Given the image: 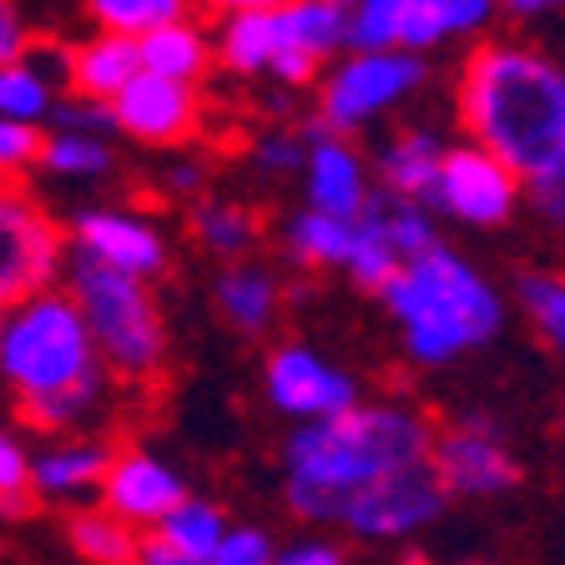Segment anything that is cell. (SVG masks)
<instances>
[{"label":"cell","instance_id":"cell-1","mask_svg":"<svg viewBox=\"0 0 565 565\" xmlns=\"http://www.w3.org/2000/svg\"><path fill=\"white\" fill-rule=\"evenodd\" d=\"M435 424L414 404H353L333 419L294 424L282 445V494L303 525H339L343 505L379 475L429 459Z\"/></svg>","mask_w":565,"mask_h":565},{"label":"cell","instance_id":"cell-2","mask_svg":"<svg viewBox=\"0 0 565 565\" xmlns=\"http://www.w3.org/2000/svg\"><path fill=\"white\" fill-rule=\"evenodd\" d=\"M459 121L520 182L565 177V71L555 56L515 41L470 51L459 71Z\"/></svg>","mask_w":565,"mask_h":565},{"label":"cell","instance_id":"cell-3","mask_svg":"<svg viewBox=\"0 0 565 565\" xmlns=\"http://www.w3.org/2000/svg\"><path fill=\"white\" fill-rule=\"evenodd\" d=\"M379 298L394 313L404 353L419 369L455 364L459 353L484 349V343H494V333L505 329L500 288L470 258H459L445 237L435 247H424L419 258L404 263L379 288Z\"/></svg>","mask_w":565,"mask_h":565},{"label":"cell","instance_id":"cell-4","mask_svg":"<svg viewBox=\"0 0 565 565\" xmlns=\"http://www.w3.org/2000/svg\"><path fill=\"white\" fill-rule=\"evenodd\" d=\"M102 369L106 364L96 359L82 308L61 282L6 303V318H0V384L15 394V404L56 394L66 384H82Z\"/></svg>","mask_w":565,"mask_h":565},{"label":"cell","instance_id":"cell-5","mask_svg":"<svg viewBox=\"0 0 565 565\" xmlns=\"http://www.w3.org/2000/svg\"><path fill=\"white\" fill-rule=\"evenodd\" d=\"M61 288L76 298L96 359L111 379H157L167 364V323L152 298V282L117 273L106 263L71 253L61 263Z\"/></svg>","mask_w":565,"mask_h":565},{"label":"cell","instance_id":"cell-6","mask_svg":"<svg viewBox=\"0 0 565 565\" xmlns=\"http://www.w3.org/2000/svg\"><path fill=\"white\" fill-rule=\"evenodd\" d=\"M429 82L419 51H339L329 66L318 71V117L323 127L353 137L364 131L374 117L394 111L399 102H409L419 86Z\"/></svg>","mask_w":565,"mask_h":565},{"label":"cell","instance_id":"cell-7","mask_svg":"<svg viewBox=\"0 0 565 565\" xmlns=\"http://www.w3.org/2000/svg\"><path fill=\"white\" fill-rule=\"evenodd\" d=\"M66 233L41 202L21 188V177L0 182V303L61 282Z\"/></svg>","mask_w":565,"mask_h":565},{"label":"cell","instance_id":"cell-8","mask_svg":"<svg viewBox=\"0 0 565 565\" xmlns=\"http://www.w3.org/2000/svg\"><path fill=\"white\" fill-rule=\"evenodd\" d=\"M424 207L455 217L465 227H500L520 207V177L510 172L480 141H445L435 188L424 192Z\"/></svg>","mask_w":565,"mask_h":565},{"label":"cell","instance_id":"cell-9","mask_svg":"<svg viewBox=\"0 0 565 565\" xmlns=\"http://www.w3.org/2000/svg\"><path fill=\"white\" fill-rule=\"evenodd\" d=\"M445 510H449V490L439 484L435 465L414 459V465H399V470L379 475L374 484H364L343 505L339 525L349 535H359V541H404L414 530H429Z\"/></svg>","mask_w":565,"mask_h":565},{"label":"cell","instance_id":"cell-10","mask_svg":"<svg viewBox=\"0 0 565 565\" xmlns=\"http://www.w3.org/2000/svg\"><path fill=\"white\" fill-rule=\"evenodd\" d=\"M429 465L449 490V500H494V494H510L520 484V459L510 455L505 429L484 414L435 429Z\"/></svg>","mask_w":565,"mask_h":565},{"label":"cell","instance_id":"cell-11","mask_svg":"<svg viewBox=\"0 0 565 565\" xmlns=\"http://www.w3.org/2000/svg\"><path fill=\"white\" fill-rule=\"evenodd\" d=\"M263 394L268 404L294 424L333 419V414L359 404V384L349 369H339L329 353L308 349V343H278L263 364Z\"/></svg>","mask_w":565,"mask_h":565},{"label":"cell","instance_id":"cell-12","mask_svg":"<svg viewBox=\"0 0 565 565\" xmlns=\"http://www.w3.org/2000/svg\"><path fill=\"white\" fill-rule=\"evenodd\" d=\"M66 247L147 282L162 278L167 263H172L167 233L147 212H131V207H82L66 227Z\"/></svg>","mask_w":565,"mask_h":565},{"label":"cell","instance_id":"cell-13","mask_svg":"<svg viewBox=\"0 0 565 565\" xmlns=\"http://www.w3.org/2000/svg\"><path fill=\"white\" fill-rule=\"evenodd\" d=\"M117 137H131L141 147H177L198 137L202 127V96L188 82H167L152 71H137L117 96H111Z\"/></svg>","mask_w":565,"mask_h":565},{"label":"cell","instance_id":"cell-14","mask_svg":"<svg viewBox=\"0 0 565 565\" xmlns=\"http://www.w3.org/2000/svg\"><path fill=\"white\" fill-rule=\"evenodd\" d=\"M303 192H308V207L329 212V217H359L364 207L369 188H374V177H369V162L364 152L353 147L349 137L323 127V117H308L303 121Z\"/></svg>","mask_w":565,"mask_h":565},{"label":"cell","instance_id":"cell-15","mask_svg":"<svg viewBox=\"0 0 565 565\" xmlns=\"http://www.w3.org/2000/svg\"><path fill=\"white\" fill-rule=\"evenodd\" d=\"M182 494H188V480L172 465H162V459L147 455L141 445H121V449H111V465L102 475L96 505H106L111 515H121L137 530H152Z\"/></svg>","mask_w":565,"mask_h":565},{"label":"cell","instance_id":"cell-16","mask_svg":"<svg viewBox=\"0 0 565 565\" xmlns=\"http://www.w3.org/2000/svg\"><path fill=\"white\" fill-rule=\"evenodd\" d=\"M111 439L92 435H51L41 455H31V494L35 505H86L102 490V475L111 465Z\"/></svg>","mask_w":565,"mask_h":565},{"label":"cell","instance_id":"cell-17","mask_svg":"<svg viewBox=\"0 0 565 565\" xmlns=\"http://www.w3.org/2000/svg\"><path fill=\"white\" fill-rule=\"evenodd\" d=\"M61 92H66V51L25 46L21 56L0 61V117L46 127Z\"/></svg>","mask_w":565,"mask_h":565},{"label":"cell","instance_id":"cell-18","mask_svg":"<svg viewBox=\"0 0 565 565\" xmlns=\"http://www.w3.org/2000/svg\"><path fill=\"white\" fill-rule=\"evenodd\" d=\"M278 303H282V282L268 263L233 258L217 273V313H223L237 333H247V339H258L263 329H273Z\"/></svg>","mask_w":565,"mask_h":565},{"label":"cell","instance_id":"cell-19","mask_svg":"<svg viewBox=\"0 0 565 565\" xmlns=\"http://www.w3.org/2000/svg\"><path fill=\"white\" fill-rule=\"evenodd\" d=\"M141 71L137 61V35L121 31H96L86 35L82 46L66 51V92L96 96V102H111L121 86Z\"/></svg>","mask_w":565,"mask_h":565},{"label":"cell","instance_id":"cell-20","mask_svg":"<svg viewBox=\"0 0 565 565\" xmlns=\"http://www.w3.org/2000/svg\"><path fill=\"white\" fill-rule=\"evenodd\" d=\"M137 61H141V71H152V76L202 86V76L212 71V35L202 31L192 15L152 25L147 35H137Z\"/></svg>","mask_w":565,"mask_h":565},{"label":"cell","instance_id":"cell-21","mask_svg":"<svg viewBox=\"0 0 565 565\" xmlns=\"http://www.w3.org/2000/svg\"><path fill=\"white\" fill-rule=\"evenodd\" d=\"M106 399H111V374L102 369V374L82 379V384H66V388H56V394L25 399V404H15V409H21L25 429L51 439V435H82V429H92V419L106 414Z\"/></svg>","mask_w":565,"mask_h":565},{"label":"cell","instance_id":"cell-22","mask_svg":"<svg viewBox=\"0 0 565 565\" xmlns=\"http://www.w3.org/2000/svg\"><path fill=\"white\" fill-rule=\"evenodd\" d=\"M439 157H445V137L435 131H399L388 137L374 157V177L384 192H399V198H419L435 188V172H439Z\"/></svg>","mask_w":565,"mask_h":565},{"label":"cell","instance_id":"cell-23","mask_svg":"<svg viewBox=\"0 0 565 565\" xmlns=\"http://www.w3.org/2000/svg\"><path fill=\"white\" fill-rule=\"evenodd\" d=\"M500 0H409L399 51H429L449 35H480L494 21Z\"/></svg>","mask_w":565,"mask_h":565},{"label":"cell","instance_id":"cell-24","mask_svg":"<svg viewBox=\"0 0 565 565\" xmlns=\"http://www.w3.org/2000/svg\"><path fill=\"white\" fill-rule=\"evenodd\" d=\"M188 227L207 253L217 258H247L263 237V217L258 207H247L237 198H192V212H188Z\"/></svg>","mask_w":565,"mask_h":565},{"label":"cell","instance_id":"cell-25","mask_svg":"<svg viewBox=\"0 0 565 565\" xmlns=\"http://www.w3.org/2000/svg\"><path fill=\"white\" fill-rule=\"evenodd\" d=\"M273 51H278V21H273V11L223 15V25L212 35V61L227 66L233 76H263Z\"/></svg>","mask_w":565,"mask_h":565},{"label":"cell","instance_id":"cell-26","mask_svg":"<svg viewBox=\"0 0 565 565\" xmlns=\"http://www.w3.org/2000/svg\"><path fill=\"white\" fill-rule=\"evenodd\" d=\"M66 541L86 565H127V561H137L141 530L127 525L121 515H111L106 505H96V500H86V505L71 510Z\"/></svg>","mask_w":565,"mask_h":565},{"label":"cell","instance_id":"cell-27","mask_svg":"<svg viewBox=\"0 0 565 565\" xmlns=\"http://www.w3.org/2000/svg\"><path fill=\"white\" fill-rule=\"evenodd\" d=\"M349 237H353V217H329L318 207H303L282 223V253L298 268H343Z\"/></svg>","mask_w":565,"mask_h":565},{"label":"cell","instance_id":"cell-28","mask_svg":"<svg viewBox=\"0 0 565 565\" xmlns=\"http://www.w3.org/2000/svg\"><path fill=\"white\" fill-rule=\"evenodd\" d=\"M273 21H278V41L308 51L323 66L343 51V11L333 0H282Z\"/></svg>","mask_w":565,"mask_h":565},{"label":"cell","instance_id":"cell-29","mask_svg":"<svg viewBox=\"0 0 565 565\" xmlns=\"http://www.w3.org/2000/svg\"><path fill=\"white\" fill-rule=\"evenodd\" d=\"M404 268L399 247L388 243L384 223H379L374 202L364 198V207H359V217H353V237H349V253H343V273L353 278V288H364V294H379L394 273Z\"/></svg>","mask_w":565,"mask_h":565},{"label":"cell","instance_id":"cell-30","mask_svg":"<svg viewBox=\"0 0 565 565\" xmlns=\"http://www.w3.org/2000/svg\"><path fill=\"white\" fill-rule=\"evenodd\" d=\"M35 167L61 182H96V177H111L117 157H111V141L92 137V131H41V152Z\"/></svg>","mask_w":565,"mask_h":565},{"label":"cell","instance_id":"cell-31","mask_svg":"<svg viewBox=\"0 0 565 565\" xmlns=\"http://www.w3.org/2000/svg\"><path fill=\"white\" fill-rule=\"evenodd\" d=\"M223 530H227V515L212 500H198V494H182L172 510H167L162 520L152 525V535H162L172 551L192 555V561H207L212 545L223 541Z\"/></svg>","mask_w":565,"mask_h":565},{"label":"cell","instance_id":"cell-32","mask_svg":"<svg viewBox=\"0 0 565 565\" xmlns=\"http://www.w3.org/2000/svg\"><path fill=\"white\" fill-rule=\"evenodd\" d=\"M515 303H520V313L535 323V333H541L551 349H561L565 343V282H561V273L520 268L515 273Z\"/></svg>","mask_w":565,"mask_h":565},{"label":"cell","instance_id":"cell-33","mask_svg":"<svg viewBox=\"0 0 565 565\" xmlns=\"http://www.w3.org/2000/svg\"><path fill=\"white\" fill-rule=\"evenodd\" d=\"M409 0H359L343 11V51H394Z\"/></svg>","mask_w":565,"mask_h":565},{"label":"cell","instance_id":"cell-34","mask_svg":"<svg viewBox=\"0 0 565 565\" xmlns=\"http://www.w3.org/2000/svg\"><path fill=\"white\" fill-rule=\"evenodd\" d=\"M198 0H86L96 31H121V35H147L152 25L182 21L192 15Z\"/></svg>","mask_w":565,"mask_h":565},{"label":"cell","instance_id":"cell-35","mask_svg":"<svg viewBox=\"0 0 565 565\" xmlns=\"http://www.w3.org/2000/svg\"><path fill=\"white\" fill-rule=\"evenodd\" d=\"M51 127L61 131H92V137H117V117H111V102H96L82 92H61L51 106Z\"/></svg>","mask_w":565,"mask_h":565},{"label":"cell","instance_id":"cell-36","mask_svg":"<svg viewBox=\"0 0 565 565\" xmlns=\"http://www.w3.org/2000/svg\"><path fill=\"white\" fill-rule=\"evenodd\" d=\"M273 551H278V545L268 541V530H258V525H227L223 541L212 545L207 565H273Z\"/></svg>","mask_w":565,"mask_h":565},{"label":"cell","instance_id":"cell-37","mask_svg":"<svg viewBox=\"0 0 565 565\" xmlns=\"http://www.w3.org/2000/svg\"><path fill=\"white\" fill-rule=\"evenodd\" d=\"M253 167H263L268 177H294L303 167V137L294 127H268L253 141Z\"/></svg>","mask_w":565,"mask_h":565},{"label":"cell","instance_id":"cell-38","mask_svg":"<svg viewBox=\"0 0 565 565\" xmlns=\"http://www.w3.org/2000/svg\"><path fill=\"white\" fill-rule=\"evenodd\" d=\"M35 152H41V127L0 117V182L35 172Z\"/></svg>","mask_w":565,"mask_h":565},{"label":"cell","instance_id":"cell-39","mask_svg":"<svg viewBox=\"0 0 565 565\" xmlns=\"http://www.w3.org/2000/svg\"><path fill=\"white\" fill-rule=\"evenodd\" d=\"M318 71H323V61H313L308 51L278 41V51H273V61H268V71H263V76H273V82L288 86V92H303V86L318 82Z\"/></svg>","mask_w":565,"mask_h":565},{"label":"cell","instance_id":"cell-40","mask_svg":"<svg viewBox=\"0 0 565 565\" xmlns=\"http://www.w3.org/2000/svg\"><path fill=\"white\" fill-rule=\"evenodd\" d=\"M31 449L21 445V435L0 429V494L6 490H31Z\"/></svg>","mask_w":565,"mask_h":565},{"label":"cell","instance_id":"cell-41","mask_svg":"<svg viewBox=\"0 0 565 565\" xmlns=\"http://www.w3.org/2000/svg\"><path fill=\"white\" fill-rule=\"evenodd\" d=\"M273 565H349V555H343V545L308 535V541H294L288 551H273Z\"/></svg>","mask_w":565,"mask_h":565},{"label":"cell","instance_id":"cell-42","mask_svg":"<svg viewBox=\"0 0 565 565\" xmlns=\"http://www.w3.org/2000/svg\"><path fill=\"white\" fill-rule=\"evenodd\" d=\"M520 198H530V207L541 212L545 223L565 217V177H541V182H520Z\"/></svg>","mask_w":565,"mask_h":565},{"label":"cell","instance_id":"cell-43","mask_svg":"<svg viewBox=\"0 0 565 565\" xmlns=\"http://www.w3.org/2000/svg\"><path fill=\"white\" fill-rule=\"evenodd\" d=\"M25 46H31V31H25V21H21V6H15V0H0V61L21 56Z\"/></svg>","mask_w":565,"mask_h":565},{"label":"cell","instance_id":"cell-44","mask_svg":"<svg viewBox=\"0 0 565 565\" xmlns=\"http://www.w3.org/2000/svg\"><path fill=\"white\" fill-rule=\"evenodd\" d=\"M137 565H207V561H192V555L172 551L162 535H141L137 541Z\"/></svg>","mask_w":565,"mask_h":565},{"label":"cell","instance_id":"cell-45","mask_svg":"<svg viewBox=\"0 0 565 565\" xmlns=\"http://www.w3.org/2000/svg\"><path fill=\"white\" fill-rule=\"evenodd\" d=\"M202 188H207V172H202L198 162H182L167 172V192H182V198H202Z\"/></svg>","mask_w":565,"mask_h":565},{"label":"cell","instance_id":"cell-46","mask_svg":"<svg viewBox=\"0 0 565 565\" xmlns=\"http://www.w3.org/2000/svg\"><path fill=\"white\" fill-rule=\"evenodd\" d=\"M35 515V494L31 490H6L0 494V520H25Z\"/></svg>","mask_w":565,"mask_h":565},{"label":"cell","instance_id":"cell-47","mask_svg":"<svg viewBox=\"0 0 565 565\" xmlns=\"http://www.w3.org/2000/svg\"><path fill=\"white\" fill-rule=\"evenodd\" d=\"M500 11L515 15V21H535L545 11H561V0H500Z\"/></svg>","mask_w":565,"mask_h":565},{"label":"cell","instance_id":"cell-48","mask_svg":"<svg viewBox=\"0 0 565 565\" xmlns=\"http://www.w3.org/2000/svg\"><path fill=\"white\" fill-rule=\"evenodd\" d=\"M202 6H212L217 15H237V11H278L282 0H202Z\"/></svg>","mask_w":565,"mask_h":565},{"label":"cell","instance_id":"cell-49","mask_svg":"<svg viewBox=\"0 0 565 565\" xmlns=\"http://www.w3.org/2000/svg\"><path fill=\"white\" fill-rule=\"evenodd\" d=\"M333 6H339V11H349V6H359V0H333Z\"/></svg>","mask_w":565,"mask_h":565},{"label":"cell","instance_id":"cell-50","mask_svg":"<svg viewBox=\"0 0 565 565\" xmlns=\"http://www.w3.org/2000/svg\"><path fill=\"white\" fill-rule=\"evenodd\" d=\"M0 318H6V303H0Z\"/></svg>","mask_w":565,"mask_h":565},{"label":"cell","instance_id":"cell-51","mask_svg":"<svg viewBox=\"0 0 565 565\" xmlns=\"http://www.w3.org/2000/svg\"><path fill=\"white\" fill-rule=\"evenodd\" d=\"M127 565H137V561H127Z\"/></svg>","mask_w":565,"mask_h":565}]
</instances>
